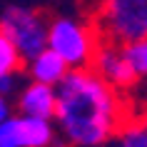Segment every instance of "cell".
<instances>
[{"mask_svg":"<svg viewBox=\"0 0 147 147\" xmlns=\"http://www.w3.org/2000/svg\"><path fill=\"white\" fill-rule=\"evenodd\" d=\"M90 67L100 78H105L112 87L122 90V92H130L132 87L140 82L137 72H135V67H132V62H130V55L125 50V45H120V42L102 40Z\"/></svg>","mask_w":147,"mask_h":147,"instance_id":"cell-6","label":"cell"},{"mask_svg":"<svg viewBox=\"0 0 147 147\" xmlns=\"http://www.w3.org/2000/svg\"><path fill=\"white\" fill-rule=\"evenodd\" d=\"M105 147H122V145H120L117 140H112V142H107V145H105Z\"/></svg>","mask_w":147,"mask_h":147,"instance_id":"cell-14","label":"cell"},{"mask_svg":"<svg viewBox=\"0 0 147 147\" xmlns=\"http://www.w3.org/2000/svg\"><path fill=\"white\" fill-rule=\"evenodd\" d=\"M25 72H28V80H38V82L57 87L65 80V75L70 72V65L55 50L45 47L38 55H32L30 60H25Z\"/></svg>","mask_w":147,"mask_h":147,"instance_id":"cell-8","label":"cell"},{"mask_svg":"<svg viewBox=\"0 0 147 147\" xmlns=\"http://www.w3.org/2000/svg\"><path fill=\"white\" fill-rule=\"evenodd\" d=\"M127 55H130V62L135 72H137L140 80H147V38H140L130 45H125Z\"/></svg>","mask_w":147,"mask_h":147,"instance_id":"cell-11","label":"cell"},{"mask_svg":"<svg viewBox=\"0 0 147 147\" xmlns=\"http://www.w3.org/2000/svg\"><path fill=\"white\" fill-rule=\"evenodd\" d=\"M10 115H15V102L10 100V95L0 92V122H5Z\"/></svg>","mask_w":147,"mask_h":147,"instance_id":"cell-12","label":"cell"},{"mask_svg":"<svg viewBox=\"0 0 147 147\" xmlns=\"http://www.w3.org/2000/svg\"><path fill=\"white\" fill-rule=\"evenodd\" d=\"M117 142L122 147H147V127H145V122L135 115L130 122L120 130Z\"/></svg>","mask_w":147,"mask_h":147,"instance_id":"cell-10","label":"cell"},{"mask_svg":"<svg viewBox=\"0 0 147 147\" xmlns=\"http://www.w3.org/2000/svg\"><path fill=\"white\" fill-rule=\"evenodd\" d=\"M137 117L142 120V122H145V127H147V105H145V107H142V110L137 112Z\"/></svg>","mask_w":147,"mask_h":147,"instance_id":"cell-13","label":"cell"},{"mask_svg":"<svg viewBox=\"0 0 147 147\" xmlns=\"http://www.w3.org/2000/svg\"><path fill=\"white\" fill-rule=\"evenodd\" d=\"M100 42H102V35L97 30L95 20H85V18H78V15L50 18L47 47L60 55L70 65V70L90 67Z\"/></svg>","mask_w":147,"mask_h":147,"instance_id":"cell-2","label":"cell"},{"mask_svg":"<svg viewBox=\"0 0 147 147\" xmlns=\"http://www.w3.org/2000/svg\"><path fill=\"white\" fill-rule=\"evenodd\" d=\"M23 70H25L23 53L8 38V32L0 28V80L3 78H20Z\"/></svg>","mask_w":147,"mask_h":147,"instance_id":"cell-9","label":"cell"},{"mask_svg":"<svg viewBox=\"0 0 147 147\" xmlns=\"http://www.w3.org/2000/svg\"><path fill=\"white\" fill-rule=\"evenodd\" d=\"M15 112L30 115V117L55 120V112H57V87L38 82V80H28L15 92Z\"/></svg>","mask_w":147,"mask_h":147,"instance_id":"cell-7","label":"cell"},{"mask_svg":"<svg viewBox=\"0 0 147 147\" xmlns=\"http://www.w3.org/2000/svg\"><path fill=\"white\" fill-rule=\"evenodd\" d=\"M132 117L125 92L92 67L70 70L57 85L55 125L67 147H105Z\"/></svg>","mask_w":147,"mask_h":147,"instance_id":"cell-1","label":"cell"},{"mask_svg":"<svg viewBox=\"0 0 147 147\" xmlns=\"http://www.w3.org/2000/svg\"><path fill=\"white\" fill-rule=\"evenodd\" d=\"M92 20L102 40L130 45L147 38V0H95Z\"/></svg>","mask_w":147,"mask_h":147,"instance_id":"cell-3","label":"cell"},{"mask_svg":"<svg viewBox=\"0 0 147 147\" xmlns=\"http://www.w3.org/2000/svg\"><path fill=\"white\" fill-rule=\"evenodd\" d=\"M0 28L8 32V38L18 45L25 60L47 47V30L50 18L38 8L30 5H10L0 15Z\"/></svg>","mask_w":147,"mask_h":147,"instance_id":"cell-4","label":"cell"},{"mask_svg":"<svg viewBox=\"0 0 147 147\" xmlns=\"http://www.w3.org/2000/svg\"><path fill=\"white\" fill-rule=\"evenodd\" d=\"M60 140L55 120L30 115H10L0 122V147H50Z\"/></svg>","mask_w":147,"mask_h":147,"instance_id":"cell-5","label":"cell"}]
</instances>
